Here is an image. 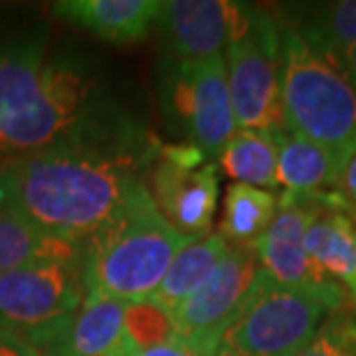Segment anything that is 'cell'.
<instances>
[{
  "mask_svg": "<svg viewBox=\"0 0 356 356\" xmlns=\"http://www.w3.org/2000/svg\"><path fill=\"white\" fill-rule=\"evenodd\" d=\"M277 213V197L268 190L232 183L225 192L220 236L232 248H252Z\"/></svg>",
  "mask_w": 356,
  "mask_h": 356,
  "instance_id": "ffe728a7",
  "label": "cell"
},
{
  "mask_svg": "<svg viewBox=\"0 0 356 356\" xmlns=\"http://www.w3.org/2000/svg\"><path fill=\"white\" fill-rule=\"evenodd\" d=\"M83 245L0 273V329L31 343L67 319L83 301Z\"/></svg>",
  "mask_w": 356,
  "mask_h": 356,
  "instance_id": "52a82bcc",
  "label": "cell"
},
{
  "mask_svg": "<svg viewBox=\"0 0 356 356\" xmlns=\"http://www.w3.org/2000/svg\"><path fill=\"white\" fill-rule=\"evenodd\" d=\"M125 336L137 354L151 350V347L172 343L181 336V331H178L174 312L162 308L158 301L148 296L125 303Z\"/></svg>",
  "mask_w": 356,
  "mask_h": 356,
  "instance_id": "7402d4cb",
  "label": "cell"
},
{
  "mask_svg": "<svg viewBox=\"0 0 356 356\" xmlns=\"http://www.w3.org/2000/svg\"><path fill=\"white\" fill-rule=\"evenodd\" d=\"M284 130L329 151L340 165L356 155V86L345 70L282 28Z\"/></svg>",
  "mask_w": 356,
  "mask_h": 356,
  "instance_id": "277c9868",
  "label": "cell"
},
{
  "mask_svg": "<svg viewBox=\"0 0 356 356\" xmlns=\"http://www.w3.org/2000/svg\"><path fill=\"white\" fill-rule=\"evenodd\" d=\"M282 17V28L296 33L317 54L336 65H340L343 56L356 47V0L296 5L294 10H284Z\"/></svg>",
  "mask_w": 356,
  "mask_h": 356,
  "instance_id": "2e32d148",
  "label": "cell"
},
{
  "mask_svg": "<svg viewBox=\"0 0 356 356\" xmlns=\"http://www.w3.org/2000/svg\"><path fill=\"white\" fill-rule=\"evenodd\" d=\"M347 305L343 289L284 287L264 273L241 312L218 336L216 356H294L333 312Z\"/></svg>",
  "mask_w": 356,
  "mask_h": 356,
  "instance_id": "5b68a950",
  "label": "cell"
},
{
  "mask_svg": "<svg viewBox=\"0 0 356 356\" xmlns=\"http://www.w3.org/2000/svg\"><path fill=\"white\" fill-rule=\"evenodd\" d=\"M264 275L252 248H232L211 275L174 312L183 338L216 350L218 336L238 315Z\"/></svg>",
  "mask_w": 356,
  "mask_h": 356,
  "instance_id": "9c48e42d",
  "label": "cell"
},
{
  "mask_svg": "<svg viewBox=\"0 0 356 356\" xmlns=\"http://www.w3.org/2000/svg\"><path fill=\"white\" fill-rule=\"evenodd\" d=\"M195 238L162 218L146 183L83 243V296L139 301L155 294L174 257Z\"/></svg>",
  "mask_w": 356,
  "mask_h": 356,
  "instance_id": "3957f363",
  "label": "cell"
},
{
  "mask_svg": "<svg viewBox=\"0 0 356 356\" xmlns=\"http://www.w3.org/2000/svg\"><path fill=\"white\" fill-rule=\"evenodd\" d=\"M340 67L345 70V74L350 76L352 83L356 86V47L350 49V51L343 56V60H340Z\"/></svg>",
  "mask_w": 356,
  "mask_h": 356,
  "instance_id": "4316f807",
  "label": "cell"
},
{
  "mask_svg": "<svg viewBox=\"0 0 356 356\" xmlns=\"http://www.w3.org/2000/svg\"><path fill=\"white\" fill-rule=\"evenodd\" d=\"M28 345L40 356H134L125 336V303L102 296H83L72 315Z\"/></svg>",
  "mask_w": 356,
  "mask_h": 356,
  "instance_id": "4fadbf2b",
  "label": "cell"
},
{
  "mask_svg": "<svg viewBox=\"0 0 356 356\" xmlns=\"http://www.w3.org/2000/svg\"><path fill=\"white\" fill-rule=\"evenodd\" d=\"M277 185L284 188V195H312L338 188L345 167L329 151L289 130L277 134Z\"/></svg>",
  "mask_w": 356,
  "mask_h": 356,
  "instance_id": "e0dca14e",
  "label": "cell"
},
{
  "mask_svg": "<svg viewBox=\"0 0 356 356\" xmlns=\"http://www.w3.org/2000/svg\"><path fill=\"white\" fill-rule=\"evenodd\" d=\"M241 5L229 0H172L158 14L160 38L169 63H195L225 56L238 26Z\"/></svg>",
  "mask_w": 356,
  "mask_h": 356,
  "instance_id": "30bf717a",
  "label": "cell"
},
{
  "mask_svg": "<svg viewBox=\"0 0 356 356\" xmlns=\"http://www.w3.org/2000/svg\"><path fill=\"white\" fill-rule=\"evenodd\" d=\"M315 216L305 232V252L324 277L356 303V206L340 190L312 192Z\"/></svg>",
  "mask_w": 356,
  "mask_h": 356,
  "instance_id": "5bb4252c",
  "label": "cell"
},
{
  "mask_svg": "<svg viewBox=\"0 0 356 356\" xmlns=\"http://www.w3.org/2000/svg\"><path fill=\"white\" fill-rule=\"evenodd\" d=\"M225 67L238 130H284L282 26L273 12L241 5L238 26L225 49Z\"/></svg>",
  "mask_w": 356,
  "mask_h": 356,
  "instance_id": "8992f818",
  "label": "cell"
},
{
  "mask_svg": "<svg viewBox=\"0 0 356 356\" xmlns=\"http://www.w3.org/2000/svg\"><path fill=\"white\" fill-rule=\"evenodd\" d=\"M227 252H229V243L220 234H206V236L192 241L174 257L160 287L155 289L151 298L169 312H176L185 298L225 259Z\"/></svg>",
  "mask_w": 356,
  "mask_h": 356,
  "instance_id": "ac0fdd59",
  "label": "cell"
},
{
  "mask_svg": "<svg viewBox=\"0 0 356 356\" xmlns=\"http://www.w3.org/2000/svg\"><path fill=\"white\" fill-rule=\"evenodd\" d=\"M158 153L160 144L146 134L31 155L0 169V204L49 236L83 245L144 183Z\"/></svg>",
  "mask_w": 356,
  "mask_h": 356,
  "instance_id": "7a4b0ae2",
  "label": "cell"
},
{
  "mask_svg": "<svg viewBox=\"0 0 356 356\" xmlns=\"http://www.w3.org/2000/svg\"><path fill=\"white\" fill-rule=\"evenodd\" d=\"M280 132L236 130L220 153V167L236 183L250 188H275L277 185V151Z\"/></svg>",
  "mask_w": 356,
  "mask_h": 356,
  "instance_id": "d6986e66",
  "label": "cell"
},
{
  "mask_svg": "<svg viewBox=\"0 0 356 356\" xmlns=\"http://www.w3.org/2000/svg\"><path fill=\"white\" fill-rule=\"evenodd\" d=\"M338 188H340V192H343V195L356 206V155L345 165L343 176H340Z\"/></svg>",
  "mask_w": 356,
  "mask_h": 356,
  "instance_id": "484cf974",
  "label": "cell"
},
{
  "mask_svg": "<svg viewBox=\"0 0 356 356\" xmlns=\"http://www.w3.org/2000/svg\"><path fill=\"white\" fill-rule=\"evenodd\" d=\"M162 109L185 141L197 146L206 160H218L227 141L238 130L234 118L225 56L195 63L165 60Z\"/></svg>",
  "mask_w": 356,
  "mask_h": 356,
  "instance_id": "ba28073f",
  "label": "cell"
},
{
  "mask_svg": "<svg viewBox=\"0 0 356 356\" xmlns=\"http://www.w3.org/2000/svg\"><path fill=\"white\" fill-rule=\"evenodd\" d=\"M294 356H356V310L345 305L329 315Z\"/></svg>",
  "mask_w": 356,
  "mask_h": 356,
  "instance_id": "603a6c76",
  "label": "cell"
},
{
  "mask_svg": "<svg viewBox=\"0 0 356 356\" xmlns=\"http://www.w3.org/2000/svg\"><path fill=\"white\" fill-rule=\"evenodd\" d=\"M160 7L158 0H63L54 14L104 42L132 44L148 35Z\"/></svg>",
  "mask_w": 356,
  "mask_h": 356,
  "instance_id": "9a60e30c",
  "label": "cell"
},
{
  "mask_svg": "<svg viewBox=\"0 0 356 356\" xmlns=\"http://www.w3.org/2000/svg\"><path fill=\"white\" fill-rule=\"evenodd\" d=\"M134 356H216V350L204 343H197V340L178 336L176 340H172V343L137 352Z\"/></svg>",
  "mask_w": 356,
  "mask_h": 356,
  "instance_id": "cb8c5ba5",
  "label": "cell"
},
{
  "mask_svg": "<svg viewBox=\"0 0 356 356\" xmlns=\"http://www.w3.org/2000/svg\"><path fill=\"white\" fill-rule=\"evenodd\" d=\"M0 356H40V352L17 333L0 329Z\"/></svg>",
  "mask_w": 356,
  "mask_h": 356,
  "instance_id": "d4e9b609",
  "label": "cell"
},
{
  "mask_svg": "<svg viewBox=\"0 0 356 356\" xmlns=\"http://www.w3.org/2000/svg\"><path fill=\"white\" fill-rule=\"evenodd\" d=\"M148 130L106 97L86 65L42 38L0 44V169L56 148L116 144Z\"/></svg>",
  "mask_w": 356,
  "mask_h": 356,
  "instance_id": "6da1fadb",
  "label": "cell"
},
{
  "mask_svg": "<svg viewBox=\"0 0 356 356\" xmlns=\"http://www.w3.org/2000/svg\"><path fill=\"white\" fill-rule=\"evenodd\" d=\"M146 188L162 218L178 234L197 241L211 232L220 197L218 169L213 162L185 169L160 158L158 153L151 169V183Z\"/></svg>",
  "mask_w": 356,
  "mask_h": 356,
  "instance_id": "7c38bea8",
  "label": "cell"
},
{
  "mask_svg": "<svg viewBox=\"0 0 356 356\" xmlns=\"http://www.w3.org/2000/svg\"><path fill=\"white\" fill-rule=\"evenodd\" d=\"M79 248L81 245L49 236L40 227H35L17 211H12L10 206L0 204V273L28 264L33 259L74 252Z\"/></svg>",
  "mask_w": 356,
  "mask_h": 356,
  "instance_id": "44dd1931",
  "label": "cell"
},
{
  "mask_svg": "<svg viewBox=\"0 0 356 356\" xmlns=\"http://www.w3.org/2000/svg\"><path fill=\"white\" fill-rule=\"evenodd\" d=\"M315 195H282L277 199V213L273 222L252 245L261 270L284 287H338L324 277L305 252V232L315 216ZM340 289V287H338Z\"/></svg>",
  "mask_w": 356,
  "mask_h": 356,
  "instance_id": "8fae6325",
  "label": "cell"
}]
</instances>
